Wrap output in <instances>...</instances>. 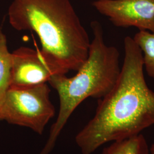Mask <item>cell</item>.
Masks as SVG:
<instances>
[{
    "mask_svg": "<svg viewBox=\"0 0 154 154\" xmlns=\"http://www.w3.org/2000/svg\"><path fill=\"white\" fill-rule=\"evenodd\" d=\"M149 151H150L151 154H154V144H153L151 146V148H150V149H149Z\"/></svg>",
    "mask_w": 154,
    "mask_h": 154,
    "instance_id": "obj_10",
    "label": "cell"
},
{
    "mask_svg": "<svg viewBox=\"0 0 154 154\" xmlns=\"http://www.w3.org/2000/svg\"><path fill=\"white\" fill-rule=\"evenodd\" d=\"M50 93L46 83L27 87L11 86L0 105L2 121L41 135L55 115Z\"/></svg>",
    "mask_w": 154,
    "mask_h": 154,
    "instance_id": "obj_4",
    "label": "cell"
},
{
    "mask_svg": "<svg viewBox=\"0 0 154 154\" xmlns=\"http://www.w3.org/2000/svg\"><path fill=\"white\" fill-rule=\"evenodd\" d=\"M149 149L143 135L114 141L103 149L102 154H149Z\"/></svg>",
    "mask_w": 154,
    "mask_h": 154,
    "instance_id": "obj_7",
    "label": "cell"
},
{
    "mask_svg": "<svg viewBox=\"0 0 154 154\" xmlns=\"http://www.w3.org/2000/svg\"><path fill=\"white\" fill-rule=\"evenodd\" d=\"M11 53L8 49L5 34L0 29V105L11 86Z\"/></svg>",
    "mask_w": 154,
    "mask_h": 154,
    "instance_id": "obj_8",
    "label": "cell"
},
{
    "mask_svg": "<svg viewBox=\"0 0 154 154\" xmlns=\"http://www.w3.org/2000/svg\"><path fill=\"white\" fill-rule=\"evenodd\" d=\"M142 53L143 67L149 77L154 79V33L139 30L132 38Z\"/></svg>",
    "mask_w": 154,
    "mask_h": 154,
    "instance_id": "obj_9",
    "label": "cell"
},
{
    "mask_svg": "<svg viewBox=\"0 0 154 154\" xmlns=\"http://www.w3.org/2000/svg\"><path fill=\"white\" fill-rule=\"evenodd\" d=\"M125 57L115 85L99 99L93 118L77 134L82 154L140 134L154 125V92L144 75L142 53L131 37L124 39Z\"/></svg>",
    "mask_w": 154,
    "mask_h": 154,
    "instance_id": "obj_1",
    "label": "cell"
},
{
    "mask_svg": "<svg viewBox=\"0 0 154 154\" xmlns=\"http://www.w3.org/2000/svg\"><path fill=\"white\" fill-rule=\"evenodd\" d=\"M93 38L90 42L88 57L74 77L58 74L48 82L57 91L60 110L49 136L39 154H49L62 129L74 111L89 97L101 99L109 93L119 77L120 54L118 49L106 44L101 24L94 21L90 25Z\"/></svg>",
    "mask_w": 154,
    "mask_h": 154,
    "instance_id": "obj_3",
    "label": "cell"
},
{
    "mask_svg": "<svg viewBox=\"0 0 154 154\" xmlns=\"http://www.w3.org/2000/svg\"><path fill=\"white\" fill-rule=\"evenodd\" d=\"M11 86L38 85L49 82L55 74H66L39 50L21 46L11 53Z\"/></svg>",
    "mask_w": 154,
    "mask_h": 154,
    "instance_id": "obj_5",
    "label": "cell"
},
{
    "mask_svg": "<svg viewBox=\"0 0 154 154\" xmlns=\"http://www.w3.org/2000/svg\"><path fill=\"white\" fill-rule=\"evenodd\" d=\"M8 15L17 30L36 33L42 53L66 73L87 59L91 42L70 0H13Z\"/></svg>",
    "mask_w": 154,
    "mask_h": 154,
    "instance_id": "obj_2",
    "label": "cell"
},
{
    "mask_svg": "<svg viewBox=\"0 0 154 154\" xmlns=\"http://www.w3.org/2000/svg\"><path fill=\"white\" fill-rule=\"evenodd\" d=\"M0 121H2V116L1 114V112H0Z\"/></svg>",
    "mask_w": 154,
    "mask_h": 154,
    "instance_id": "obj_11",
    "label": "cell"
},
{
    "mask_svg": "<svg viewBox=\"0 0 154 154\" xmlns=\"http://www.w3.org/2000/svg\"><path fill=\"white\" fill-rule=\"evenodd\" d=\"M93 5L116 26L154 33V0H96Z\"/></svg>",
    "mask_w": 154,
    "mask_h": 154,
    "instance_id": "obj_6",
    "label": "cell"
}]
</instances>
